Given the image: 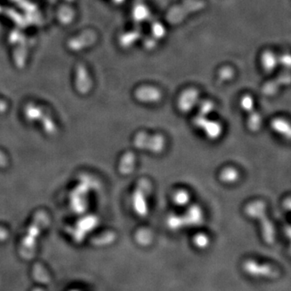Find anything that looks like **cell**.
<instances>
[{"instance_id":"cell-1","label":"cell","mask_w":291,"mask_h":291,"mask_svg":"<svg viewBox=\"0 0 291 291\" xmlns=\"http://www.w3.org/2000/svg\"><path fill=\"white\" fill-rule=\"evenodd\" d=\"M205 8V3L203 0H184L182 4L176 5L168 11L166 21L171 25H177L182 22L191 13H197Z\"/></svg>"},{"instance_id":"cell-2","label":"cell","mask_w":291,"mask_h":291,"mask_svg":"<svg viewBox=\"0 0 291 291\" xmlns=\"http://www.w3.org/2000/svg\"><path fill=\"white\" fill-rule=\"evenodd\" d=\"M264 204L261 201H255L251 202L249 205H247L245 211L247 215L253 217V218H261L262 229H263V234H264V239L268 243H272L274 240V230L272 228V225L269 222V220L267 218V216L264 214Z\"/></svg>"},{"instance_id":"cell-3","label":"cell","mask_w":291,"mask_h":291,"mask_svg":"<svg viewBox=\"0 0 291 291\" xmlns=\"http://www.w3.org/2000/svg\"><path fill=\"white\" fill-rule=\"evenodd\" d=\"M134 145L138 148L148 150L155 153H159L164 150L165 140L160 134L149 135L144 132L138 133L134 138Z\"/></svg>"},{"instance_id":"cell-4","label":"cell","mask_w":291,"mask_h":291,"mask_svg":"<svg viewBox=\"0 0 291 291\" xmlns=\"http://www.w3.org/2000/svg\"><path fill=\"white\" fill-rule=\"evenodd\" d=\"M151 191V184L147 180H140L133 197L134 209L139 216L147 214V197Z\"/></svg>"},{"instance_id":"cell-5","label":"cell","mask_w":291,"mask_h":291,"mask_svg":"<svg viewBox=\"0 0 291 291\" xmlns=\"http://www.w3.org/2000/svg\"><path fill=\"white\" fill-rule=\"evenodd\" d=\"M195 126L203 130L206 136L210 139H217L222 134V129L221 124L214 121H209L206 116L197 115L194 119Z\"/></svg>"},{"instance_id":"cell-6","label":"cell","mask_w":291,"mask_h":291,"mask_svg":"<svg viewBox=\"0 0 291 291\" xmlns=\"http://www.w3.org/2000/svg\"><path fill=\"white\" fill-rule=\"evenodd\" d=\"M243 270L253 276H271L273 271L268 264H260L255 260H248L243 263Z\"/></svg>"},{"instance_id":"cell-7","label":"cell","mask_w":291,"mask_h":291,"mask_svg":"<svg viewBox=\"0 0 291 291\" xmlns=\"http://www.w3.org/2000/svg\"><path fill=\"white\" fill-rule=\"evenodd\" d=\"M138 101L144 103H156L161 100L162 94L156 88L151 86L141 87L135 92Z\"/></svg>"},{"instance_id":"cell-8","label":"cell","mask_w":291,"mask_h":291,"mask_svg":"<svg viewBox=\"0 0 291 291\" xmlns=\"http://www.w3.org/2000/svg\"><path fill=\"white\" fill-rule=\"evenodd\" d=\"M198 101V92L193 88L183 92L178 101V107L183 113H188Z\"/></svg>"},{"instance_id":"cell-9","label":"cell","mask_w":291,"mask_h":291,"mask_svg":"<svg viewBox=\"0 0 291 291\" xmlns=\"http://www.w3.org/2000/svg\"><path fill=\"white\" fill-rule=\"evenodd\" d=\"M135 165V156L132 152H127L123 155L120 163V172L123 175H128L134 171Z\"/></svg>"},{"instance_id":"cell-10","label":"cell","mask_w":291,"mask_h":291,"mask_svg":"<svg viewBox=\"0 0 291 291\" xmlns=\"http://www.w3.org/2000/svg\"><path fill=\"white\" fill-rule=\"evenodd\" d=\"M140 30H133V31L128 32L126 34H123L121 37L120 42H121V45L123 48H129L130 46H132L140 38Z\"/></svg>"},{"instance_id":"cell-11","label":"cell","mask_w":291,"mask_h":291,"mask_svg":"<svg viewBox=\"0 0 291 291\" xmlns=\"http://www.w3.org/2000/svg\"><path fill=\"white\" fill-rule=\"evenodd\" d=\"M186 218L184 221H186L189 225H197L202 220V213L201 209L197 206H193L187 212Z\"/></svg>"},{"instance_id":"cell-12","label":"cell","mask_w":291,"mask_h":291,"mask_svg":"<svg viewBox=\"0 0 291 291\" xmlns=\"http://www.w3.org/2000/svg\"><path fill=\"white\" fill-rule=\"evenodd\" d=\"M133 17L134 21L138 22L146 21L150 17V12L147 6H145L143 4H138L134 7L133 10Z\"/></svg>"},{"instance_id":"cell-13","label":"cell","mask_w":291,"mask_h":291,"mask_svg":"<svg viewBox=\"0 0 291 291\" xmlns=\"http://www.w3.org/2000/svg\"><path fill=\"white\" fill-rule=\"evenodd\" d=\"M239 178L238 171L234 168H226L220 174V179L225 183H234Z\"/></svg>"},{"instance_id":"cell-14","label":"cell","mask_w":291,"mask_h":291,"mask_svg":"<svg viewBox=\"0 0 291 291\" xmlns=\"http://www.w3.org/2000/svg\"><path fill=\"white\" fill-rule=\"evenodd\" d=\"M189 201V195L185 190H178L173 195V201L176 205H186Z\"/></svg>"},{"instance_id":"cell-15","label":"cell","mask_w":291,"mask_h":291,"mask_svg":"<svg viewBox=\"0 0 291 291\" xmlns=\"http://www.w3.org/2000/svg\"><path fill=\"white\" fill-rule=\"evenodd\" d=\"M233 76H234V72L230 67H222V69L220 70L219 72H218V80L221 83L226 82V81L231 80Z\"/></svg>"},{"instance_id":"cell-16","label":"cell","mask_w":291,"mask_h":291,"mask_svg":"<svg viewBox=\"0 0 291 291\" xmlns=\"http://www.w3.org/2000/svg\"><path fill=\"white\" fill-rule=\"evenodd\" d=\"M137 240L138 243L146 245L151 241V234L147 230H141L137 233Z\"/></svg>"},{"instance_id":"cell-17","label":"cell","mask_w":291,"mask_h":291,"mask_svg":"<svg viewBox=\"0 0 291 291\" xmlns=\"http://www.w3.org/2000/svg\"><path fill=\"white\" fill-rule=\"evenodd\" d=\"M195 245L200 248H205L209 245V239L207 235L205 234H198L194 238Z\"/></svg>"},{"instance_id":"cell-18","label":"cell","mask_w":291,"mask_h":291,"mask_svg":"<svg viewBox=\"0 0 291 291\" xmlns=\"http://www.w3.org/2000/svg\"><path fill=\"white\" fill-rule=\"evenodd\" d=\"M152 33H153L154 38L156 40H159L160 38H164L165 35V29L164 26H162L161 24L155 22L152 25Z\"/></svg>"},{"instance_id":"cell-19","label":"cell","mask_w":291,"mask_h":291,"mask_svg":"<svg viewBox=\"0 0 291 291\" xmlns=\"http://www.w3.org/2000/svg\"><path fill=\"white\" fill-rule=\"evenodd\" d=\"M214 109V103L209 101H205L200 105V114L208 116L209 113L213 112Z\"/></svg>"},{"instance_id":"cell-20","label":"cell","mask_w":291,"mask_h":291,"mask_svg":"<svg viewBox=\"0 0 291 291\" xmlns=\"http://www.w3.org/2000/svg\"><path fill=\"white\" fill-rule=\"evenodd\" d=\"M183 222H184V220L181 219L180 217H177V216L175 215L172 218L171 217L169 218L168 224H169L170 227H172L173 229H177L183 226V224H184Z\"/></svg>"},{"instance_id":"cell-21","label":"cell","mask_w":291,"mask_h":291,"mask_svg":"<svg viewBox=\"0 0 291 291\" xmlns=\"http://www.w3.org/2000/svg\"><path fill=\"white\" fill-rule=\"evenodd\" d=\"M156 46V39L155 38H150V39H147L145 41V46L147 47L149 50L151 49H153L155 46Z\"/></svg>"}]
</instances>
